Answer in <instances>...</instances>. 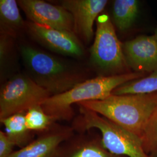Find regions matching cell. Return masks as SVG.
<instances>
[{
	"instance_id": "obj_16",
	"label": "cell",
	"mask_w": 157,
	"mask_h": 157,
	"mask_svg": "<svg viewBox=\"0 0 157 157\" xmlns=\"http://www.w3.org/2000/svg\"><path fill=\"white\" fill-rule=\"evenodd\" d=\"M157 91V71L150 75L122 84L112 91V95L146 94Z\"/></svg>"
},
{
	"instance_id": "obj_2",
	"label": "cell",
	"mask_w": 157,
	"mask_h": 157,
	"mask_svg": "<svg viewBox=\"0 0 157 157\" xmlns=\"http://www.w3.org/2000/svg\"><path fill=\"white\" fill-rule=\"evenodd\" d=\"M77 105L97 113L141 139L147 122L157 107V91L112 94L104 100L84 101Z\"/></svg>"
},
{
	"instance_id": "obj_22",
	"label": "cell",
	"mask_w": 157,
	"mask_h": 157,
	"mask_svg": "<svg viewBox=\"0 0 157 157\" xmlns=\"http://www.w3.org/2000/svg\"><path fill=\"white\" fill-rule=\"evenodd\" d=\"M154 36H155V37L156 39L157 40V28L156 29V30H155V33L154 34Z\"/></svg>"
},
{
	"instance_id": "obj_9",
	"label": "cell",
	"mask_w": 157,
	"mask_h": 157,
	"mask_svg": "<svg viewBox=\"0 0 157 157\" xmlns=\"http://www.w3.org/2000/svg\"><path fill=\"white\" fill-rule=\"evenodd\" d=\"M75 133L72 126L55 122L50 128L38 133L28 145L15 151L9 157H56L61 145Z\"/></svg>"
},
{
	"instance_id": "obj_13",
	"label": "cell",
	"mask_w": 157,
	"mask_h": 157,
	"mask_svg": "<svg viewBox=\"0 0 157 157\" xmlns=\"http://www.w3.org/2000/svg\"><path fill=\"white\" fill-rule=\"evenodd\" d=\"M17 2L15 0L0 1V32L13 39L17 38L26 29Z\"/></svg>"
},
{
	"instance_id": "obj_8",
	"label": "cell",
	"mask_w": 157,
	"mask_h": 157,
	"mask_svg": "<svg viewBox=\"0 0 157 157\" xmlns=\"http://www.w3.org/2000/svg\"><path fill=\"white\" fill-rule=\"evenodd\" d=\"M17 2L30 22L74 33L72 15L62 6H54L41 0Z\"/></svg>"
},
{
	"instance_id": "obj_1",
	"label": "cell",
	"mask_w": 157,
	"mask_h": 157,
	"mask_svg": "<svg viewBox=\"0 0 157 157\" xmlns=\"http://www.w3.org/2000/svg\"><path fill=\"white\" fill-rule=\"evenodd\" d=\"M20 52L27 75L52 95L65 93L89 79L83 68L44 51L22 45Z\"/></svg>"
},
{
	"instance_id": "obj_17",
	"label": "cell",
	"mask_w": 157,
	"mask_h": 157,
	"mask_svg": "<svg viewBox=\"0 0 157 157\" xmlns=\"http://www.w3.org/2000/svg\"><path fill=\"white\" fill-rule=\"evenodd\" d=\"M25 119L28 128L35 133L45 132L56 122L44 111L41 105L29 108L25 112Z\"/></svg>"
},
{
	"instance_id": "obj_18",
	"label": "cell",
	"mask_w": 157,
	"mask_h": 157,
	"mask_svg": "<svg viewBox=\"0 0 157 157\" xmlns=\"http://www.w3.org/2000/svg\"><path fill=\"white\" fill-rule=\"evenodd\" d=\"M143 147L148 155L157 147V107L147 122L142 136Z\"/></svg>"
},
{
	"instance_id": "obj_19",
	"label": "cell",
	"mask_w": 157,
	"mask_h": 157,
	"mask_svg": "<svg viewBox=\"0 0 157 157\" xmlns=\"http://www.w3.org/2000/svg\"><path fill=\"white\" fill-rule=\"evenodd\" d=\"M13 38L6 35L0 36V65L1 73L4 72L11 60L13 52Z\"/></svg>"
},
{
	"instance_id": "obj_4",
	"label": "cell",
	"mask_w": 157,
	"mask_h": 157,
	"mask_svg": "<svg viewBox=\"0 0 157 157\" xmlns=\"http://www.w3.org/2000/svg\"><path fill=\"white\" fill-rule=\"evenodd\" d=\"M79 107V115L72 120L76 133L96 129L100 132L104 147L114 155L128 157H150L144 151L139 137L97 113Z\"/></svg>"
},
{
	"instance_id": "obj_11",
	"label": "cell",
	"mask_w": 157,
	"mask_h": 157,
	"mask_svg": "<svg viewBox=\"0 0 157 157\" xmlns=\"http://www.w3.org/2000/svg\"><path fill=\"white\" fill-rule=\"evenodd\" d=\"M124 55L129 68L136 72L157 71V40L154 35H142L123 44Z\"/></svg>"
},
{
	"instance_id": "obj_3",
	"label": "cell",
	"mask_w": 157,
	"mask_h": 157,
	"mask_svg": "<svg viewBox=\"0 0 157 157\" xmlns=\"http://www.w3.org/2000/svg\"><path fill=\"white\" fill-rule=\"evenodd\" d=\"M144 75V73L135 72L89 78L65 93L51 96L41 105L55 122L71 121L75 117L73 104L105 99L119 86L143 78Z\"/></svg>"
},
{
	"instance_id": "obj_7",
	"label": "cell",
	"mask_w": 157,
	"mask_h": 157,
	"mask_svg": "<svg viewBox=\"0 0 157 157\" xmlns=\"http://www.w3.org/2000/svg\"><path fill=\"white\" fill-rule=\"evenodd\" d=\"M26 25L30 36L46 48L65 56L80 57L83 56V45L73 32L30 21L26 22Z\"/></svg>"
},
{
	"instance_id": "obj_15",
	"label": "cell",
	"mask_w": 157,
	"mask_h": 157,
	"mask_svg": "<svg viewBox=\"0 0 157 157\" xmlns=\"http://www.w3.org/2000/svg\"><path fill=\"white\" fill-rule=\"evenodd\" d=\"M139 9V2L136 0H115L113 4L114 23L121 32L129 29L135 22Z\"/></svg>"
},
{
	"instance_id": "obj_12",
	"label": "cell",
	"mask_w": 157,
	"mask_h": 157,
	"mask_svg": "<svg viewBox=\"0 0 157 157\" xmlns=\"http://www.w3.org/2000/svg\"><path fill=\"white\" fill-rule=\"evenodd\" d=\"M56 157H124L114 155L104 147L101 135L93 129L75 134L60 146Z\"/></svg>"
},
{
	"instance_id": "obj_10",
	"label": "cell",
	"mask_w": 157,
	"mask_h": 157,
	"mask_svg": "<svg viewBox=\"0 0 157 157\" xmlns=\"http://www.w3.org/2000/svg\"><path fill=\"white\" fill-rule=\"evenodd\" d=\"M107 0H64L62 6L72 15L74 33L86 43L93 37V25L108 3Z\"/></svg>"
},
{
	"instance_id": "obj_5",
	"label": "cell",
	"mask_w": 157,
	"mask_h": 157,
	"mask_svg": "<svg viewBox=\"0 0 157 157\" xmlns=\"http://www.w3.org/2000/svg\"><path fill=\"white\" fill-rule=\"evenodd\" d=\"M95 39L90 50V59L95 67L111 75L129 73L123 44L115 32L113 23L107 14L96 20Z\"/></svg>"
},
{
	"instance_id": "obj_6",
	"label": "cell",
	"mask_w": 157,
	"mask_h": 157,
	"mask_svg": "<svg viewBox=\"0 0 157 157\" xmlns=\"http://www.w3.org/2000/svg\"><path fill=\"white\" fill-rule=\"evenodd\" d=\"M50 93L37 84L27 74H17L2 85L0 91V119L26 112L41 105Z\"/></svg>"
},
{
	"instance_id": "obj_21",
	"label": "cell",
	"mask_w": 157,
	"mask_h": 157,
	"mask_svg": "<svg viewBox=\"0 0 157 157\" xmlns=\"http://www.w3.org/2000/svg\"><path fill=\"white\" fill-rule=\"evenodd\" d=\"M150 157H157V147L149 154Z\"/></svg>"
},
{
	"instance_id": "obj_14",
	"label": "cell",
	"mask_w": 157,
	"mask_h": 157,
	"mask_svg": "<svg viewBox=\"0 0 157 157\" xmlns=\"http://www.w3.org/2000/svg\"><path fill=\"white\" fill-rule=\"evenodd\" d=\"M5 126L6 135L16 147L22 148L33 140L34 133L28 128L25 112L19 113L0 119Z\"/></svg>"
},
{
	"instance_id": "obj_20",
	"label": "cell",
	"mask_w": 157,
	"mask_h": 157,
	"mask_svg": "<svg viewBox=\"0 0 157 157\" xmlns=\"http://www.w3.org/2000/svg\"><path fill=\"white\" fill-rule=\"evenodd\" d=\"M16 147L4 132L0 131V157H9L15 151Z\"/></svg>"
}]
</instances>
